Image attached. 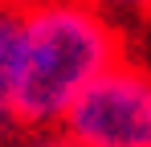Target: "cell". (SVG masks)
I'll return each mask as SVG.
<instances>
[{
	"label": "cell",
	"instance_id": "6da1fadb",
	"mask_svg": "<svg viewBox=\"0 0 151 147\" xmlns=\"http://www.w3.org/2000/svg\"><path fill=\"white\" fill-rule=\"evenodd\" d=\"M119 61H127L123 24L90 0H25V70L12 106L17 127H61L82 90Z\"/></svg>",
	"mask_w": 151,
	"mask_h": 147
},
{
	"label": "cell",
	"instance_id": "7a4b0ae2",
	"mask_svg": "<svg viewBox=\"0 0 151 147\" xmlns=\"http://www.w3.org/2000/svg\"><path fill=\"white\" fill-rule=\"evenodd\" d=\"M82 147H151V70L119 61L86 86L61 122Z\"/></svg>",
	"mask_w": 151,
	"mask_h": 147
},
{
	"label": "cell",
	"instance_id": "3957f363",
	"mask_svg": "<svg viewBox=\"0 0 151 147\" xmlns=\"http://www.w3.org/2000/svg\"><path fill=\"white\" fill-rule=\"evenodd\" d=\"M25 70V4H0V135L12 131L17 86Z\"/></svg>",
	"mask_w": 151,
	"mask_h": 147
},
{
	"label": "cell",
	"instance_id": "277c9868",
	"mask_svg": "<svg viewBox=\"0 0 151 147\" xmlns=\"http://www.w3.org/2000/svg\"><path fill=\"white\" fill-rule=\"evenodd\" d=\"M94 8H102L110 21L119 24H143L151 21V0H90Z\"/></svg>",
	"mask_w": 151,
	"mask_h": 147
},
{
	"label": "cell",
	"instance_id": "5b68a950",
	"mask_svg": "<svg viewBox=\"0 0 151 147\" xmlns=\"http://www.w3.org/2000/svg\"><path fill=\"white\" fill-rule=\"evenodd\" d=\"M29 135H33V139H29L25 147H82L74 135H65L61 127H49V131H29Z\"/></svg>",
	"mask_w": 151,
	"mask_h": 147
},
{
	"label": "cell",
	"instance_id": "8992f818",
	"mask_svg": "<svg viewBox=\"0 0 151 147\" xmlns=\"http://www.w3.org/2000/svg\"><path fill=\"white\" fill-rule=\"evenodd\" d=\"M0 4H25V0H0Z\"/></svg>",
	"mask_w": 151,
	"mask_h": 147
}]
</instances>
